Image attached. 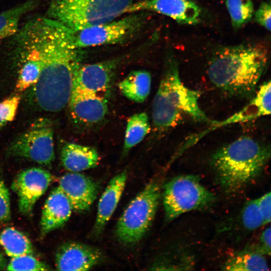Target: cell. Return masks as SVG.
Wrapping results in <instances>:
<instances>
[{
    "label": "cell",
    "instance_id": "cell-25",
    "mask_svg": "<svg viewBox=\"0 0 271 271\" xmlns=\"http://www.w3.org/2000/svg\"><path fill=\"white\" fill-rule=\"evenodd\" d=\"M224 1L234 29H240L253 18L255 11L252 0Z\"/></svg>",
    "mask_w": 271,
    "mask_h": 271
},
{
    "label": "cell",
    "instance_id": "cell-21",
    "mask_svg": "<svg viewBox=\"0 0 271 271\" xmlns=\"http://www.w3.org/2000/svg\"><path fill=\"white\" fill-rule=\"evenodd\" d=\"M225 270H268L267 262L258 251L245 249L230 257L222 266Z\"/></svg>",
    "mask_w": 271,
    "mask_h": 271
},
{
    "label": "cell",
    "instance_id": "cell-31",
    "mask_svg": "<svg viewBox=\"0 0 271 271\" xmlns=\"http://www.w3.org/2000/svg\"><path fill=\"white\" fill-rule=\"evenodd\" d=\"M11 217L9 192L0 176V221H8Z\"/></svg>",
    "mask_w": 271,
    "mask_h": 271
},
{
    "label": "cell",
    "instance_id": "cell-16",
    "mask_svg": "<svg viewBox=\"0 0 271 271\" xmlns=\"http://www.w3.org/2000/svg\"><path fill=\"white\" fill-rule=\"evenodd\" d=\"M69 200L57 187L50 193L42 211L41 231L44 235L63 226L69 220L72 210Z\"/></svg>",
    "mask_w": 271,
    "mask_h": 271
},
{
    "label": "cell",
    "instance_id": "cell-15",
    "mask_svg": "<svg viewBox=\"0 0 271 271\" xmlns=\"http://www.w3.org/2000/svg\"><path fill=\"white\" fill-rule=\"evenodd\" d=\"M69 105L73 117L80 122L94 124L101 121L107 112V101L98 93L72 89Z\"/></svg>",
    "mask_w": 271,
    "mask_h": 271
},
{
    "label": "cell",
    "instance_id": "cell-5",
    "mask_svg": "<svg viewBox=\"0 0 271 271\" xmlns=\"http://www.w3.org/2000/svg\"><path fill=\"white\" fill-rule=\"evenodd\" d=\"M132 0H51L47 17L71 30L113 21L125 14Z\"/></svg>",
    "mask_w": 271,
    "mask_h": 271
},
{
    "label": "cell",
    "instance_id": "cell-26",
    "mask_svg": "<svg viewBox=\"0 0 271 271\" xmlns=\"http://www.w3.org/2000/svg\"><path fill=\"white\" fill-rule=\"evenodd\" d=\"M241 220L243 226L249 230L256 229L265 224L259 198L245 203L241 211Z\"/></svg>",
    "mask_w": 271,
    "mask_h": 271
},
{
    "label": "cell",
    "instance_id": "cell-28",
    "mask_svg": "<svg viewBox=\"0 0 271 271\" xmlns=\"http://www.w3.org/2000/svg\"><path fill=\"white\" fill-rule=\"evenodd\" d=\"M49 266L31 254L12 258L7 266L8 270H47Z\"/></svg>",
    "mask_w": 271,
    "mask_h": 271
},
{
    "label": "cell",
    "instance_id": "cell-23",
    "mask_svg": "<svg viewBox=\"0 0 271 271\" xmlns=\"http://www.w3.org/2000/svg\"><path fill=\"white\" fill-rule=\"evenodd\" d=\"M0 244L7 254L12 258L32 254L33 252L28 238L23 233L13 227L7 228L2 232Z\"/></svg>",
    "mask_w": 271,
    "mask_h": 271
},
{
    "label": "cell",
    "instance_id": "cell-17",
    "mask_svg": "<svg viewBox=\"0 0 271 271\" xmlns=\"http://www.w3.org/2000/svg\"><path fill=\"white\" fill-rule=\"evenodd\" d=\"M127 180V173L122 172L113 177L102 193L98 204L93 233H101L114 212L120 200Z\"/></svg>",
    "mask_w": 271,
    "mask_h": 271
},
{
    "label": "cell",
    "instance_id": "cell-2",
    "mask_svg": "<svg viewBox=\"0 0 271 271\" xmlns=\"http://www.w3.org/2000/svg\"><path fill=\"white\" fill-rule=\"evenodd\" d=\"M268 60L267 50L258 44L227 46L217 51L208 69L211 82L229 95L252 94Z\"/></svg>",
    "mask_w": 271,
    "mask_h": 271
},
{
    "label": "cell",
    "instance_id": "cell-8",
    "mask_svg": "<svg viewBox=\"0 0 271 271\" xmlns=\"http://www.w3.org/2000/svg\"><path fill=\"white\" fill-rule=\"evenodd\" d=\"M145 23V15L135 14L79 30H71L64 27L71 47L79 49L124 42L138 34Z\"/></svg>",
    "mask_w": 271,
    "mask_h": 271
},
{
    "label": "cell",
    "instance_id": "cell-11",
    "mask_svg": "<svg viewBox=\"0 0 271 271\" xmlns=\"http://www.w3.org/2000/svg\"><path fill=\"white\" fill-rule=\"evenodd\" d=\"M145 11H153L187 25L197 23L201 13L200 7L191 0H142L132 3L125 13Z\"/></svg>",
    "mask_w": 271,
    "mask_h": 271
},
{
    "label": "cell",
    "instance_id": "cell-33",
    "mask_svg": "<svg viewBox=\"0 0 271 271\" xmlns=\"http://www.w3.org/2000/svg\"><path fill=\"white\" fill-rule=\"evenodd\" d=\"M259 204L265 223L271 222V191L259 198Z\"/></svg>",
    "mask_w": 271,
    "mask_h": 271
},
{
    "label": "cell",
    "instance_id": "cell-12",
    "mask_svg": "<svg viewBox=\"0 0 271 271\" xmlns=\"http://www.w3.org/2000/svg\"><path fill=\"white\" fill-rule=\"evenodd\" d=\"M58 187L68 198L72 209L77 212H84L89 209L99 190L96 182L74 172L62 176Z\"/></svg>",
    "mask_w": 271,
    "mask_h": 271
},
{
    "label": "cell",
    "instance_id": "cell-30",
    "mask_svg": "<svg viewBox=\"0 0 271 271\" xmlns=\"http://www.w3.org/2000/svg\"><path fill=\"white\" fill-rule=\"evenodd\" d=\"M253 18L257 24L271 32V2L261 3L254 12Z\"/></svg>",
    "mask_w": 271,
    "mask_h": 271
},
{
    "label": "cell",
    "instance_id": "cell-29",
    "mask_svg": "<svg viewBox=\"0 0 271 271\" xmlns=\"http://www.w3.org/2000/svg\"><path fill=\"white\" fill-rule=\"evenodd\" d=\"M20 100V96L16 95L0 102V127L14 119Z\"/></svg>",
    "mask_w": 271,
    "mask_h": 271
},
{
    "label": "cell",
    "instance_id": "cell-7",
    "mask_svg": "<svg viewBox=\"0 0 271 271\" xmlns=\"http://www.w3.org/2000/svg\"><path fill=\"white\" fill-rule=\"evenodd\" d=\"M215 197L193 175L177 176L165 185L163 203L165 219L174 220L186 212L208 208L215 202Z\"/></svg>",
    "mask_w": 271,
    "mask_h": 271
},
{
    "label": "cell",
    "instance_id": "cell-1",
    "mask_svg": "<svg viewBox=\"0 0 271 271\" xmlns=\"http://www.w3.org/2000/svg\"><path fill=\"white\" fill-rule=\"evenodd\" d=\"M35 47L41 65L34 96L43 110L57 112L68 103L80 52L70 45L64 27L48 17H36L22 27Z\"/></svg>",
    "mask_w": 271,
    "mask_h": 271
},
{
    "label": "cell",
    "instance_id": "cell-4",
    "mask_svg": "<svg viewBox=\"0 0 271 271\" xmlns=\"http://www.w3.org/2000/svg\"><path fill=\"white\" fill-rule=\"evenodd\" d=\"M200 91L186 87L180 77L175 60L167 62L152 105V118L155 127L165 130L178 125L183 114H187L198 122L213 125L216 121L210 119L199 105Z\"/></svg>",
    "mask_w": 271,
    "mask_h": 271
},
{
    "label": "cell",
    "instance_id": "cell-10",
    "mask_svg": "<svg viewBox=\"0 0 271 271\" xmlns=\"http://www.w3.org/2000/svg\"><path fill=\"white\" fill-rule=\"evenodd\" d=\"M52 181L51 174L41 168H32L21 172L12 188L17 194L20 211L30 214L37 200L45 192Z\"/></svg>",
    "mask_w": 271,
    "mask_h": 271
},
{
    "label": "cell",
    "instance_id": "cell-22",
    "mask_svg": "<svg viewBox=\"0 0 271 271\" xmlns=\"http://www.w3.org/2000/svg\"><path fill=\"white\" fill-rule=\"evenodd\" d=\"M39 0H28L0 13V40L15 35L19 30V22L27 13L38 5Z\"/></svg>",
    "mask_w": 271,
    "mask_h": 271
},
{
    "label": "cell",
    "instance_id": "cell-32",
    "mask_svg": "<svg viewBox=\"0 0 271 271\" xmlns=\"http://www.w3.org/2000/svg\"><path fill=\"white\" fill-rule=\"evenodd\" d=\"M256 250L260 253L271 256V226L262 232Z\"/></svg>",
    "mask_w": 271,
    "mask_h": 271
},
{
    "label": "cell",
    "instance_id": "cell-6",
    "mask_svg": "<svg viewBox=\"0 0 271 271\" xmlns=\"http://www.w3.org/2000/svg\"><path fill=\"white\" fill-rule=\"evenodd\" d=\"M161 187L151 180L128 204L117 221L115 234L124 244L139 242L151 226L159 205Z\"/></svg>",
    "mask_w": 271,
    "mask_h": 271
},
{
    "label": "cell",
    "instance_id": "cell-19",
    "mask_svg": "<svg viewBox=\"0 0 271 271\" xmlns=\"http://www.w3.org/2000/svg\"><path fill=\"white\" fill-rule=\"evenodd\" d=\"M61 161L65 169L78 172L96 167L99 163V157L93 148L68 143L61 150Z\"/></svg>",
    "mask_w": 271,
    "mask_h": 271
},
{
    "label": "cell",
    "instance_id": "cell-13",
    "mask_svg": "<svg viewBox=\"0 0 271 271\" xmlns=\"http://www.w3.org/2000/svg\"><path fill=\"white\" fill-rule=\"evenodd\" d=\"M102 258L101 252L95 247L69 242L57 249L55 264L59 270H88L99 263Z\"/></svg>",
    "mask_w": 271,
    "mask_h": 271
},
{
    "label": "cell",
    "instance_id": "cell-9",
    "mask_svg": "<svg viewBox=\"0 0 271 271\" xmlns=\"http://www.w3.org/2000/svg\"><path fill=\"white\" fill-rule=\"evenodd\" d=\"M53 136L52 122L46 118H39L12 144L9 151L13 156L49 165L55 158Z\"/></svg>",
    "mask_w": 271,
    "mask_h": 271
},
{
    "label": "cell",
    "instance_id": "cell-27",
    "mask_svg": "<svg viewBox=\"0 0 271 271\" xmlns=\"http://www.w3.org/2000/svg\"><path fill=\"white\" fill-rule=\"evenodd\" d=\"M193 260L188 254L172 256L166 255L158 259L152 265V269L155 270H188L192 269Z\"/></svg>",
    "mask_w": 271,
    "mask_h": 271
},
{
    "label": "cell",
    "instance_id": "cell-24",
    "mask_svg": "<svg viewBox=\"0 0 271 271\" xmlns=\"http://www.w3.org/2000/svg\"><path fill=\"white\" fill-rule=\"evenodd\" d=\"M151 130L149 117L145 112L131 116L127 123L123 146V153H127L145 138Z\"/></svg>",
    "mask_w": 271,
    "mask_h": 271
},
{
    "label": "cell",
    "instance_id": "cell-34",
    "mask_svg": "<svg viewBox=\"0 0 271 271\" xmlns=\"http://www.w3.org/2000/svg\"><path fill=\"white\" fill-rule=\"evenodd\" d=\"M3 258L0 252V269L3 266Z\"/></svg>",
    "mask_w": 271,
    "mask_h": 271
},
{
    "label": "cell",
    "instance_id": "cell-14",
    "mask_svg": "<svg viewBox=\"0 0 271 271\" xmlns=\"http://www.w3.org/2000/svg\"><path fill=\"white\" fill-rule=\"evenodd\" d=\"M117 63L116 60H111L80 65L74 72L72 89L98 94L106 90L110 86Z\"/></svg>",
    "mask_w": 271,
    "mask_h": 271
},
{
    "label": "cell",
    "instance_id": "cell-20",
    "mask_svg": "<svg viewBox=\"0 0 271 271\" xmlns=\"http://www.w3.org/2000/svg\"><path fill=\"white\" fill-rule=\"evenodd\" d=\"M150 73L145 70L131 72L118 84L121 92L127 98L136 102H143L149 96L151 87Z\"/></svg>",
    "mask_w": 271,
    "mask_h": 271
},
{
    "label": "cell",
    "instance_id": "cell-18",
    "mask_svg": "<svg viewBox=\"0 0 271 271\" xmlns=\"http://www.w3.org/2000/svg\"><path fill=\"white\" fill-rule=\"evenodd\" d=\"M271 115V79L262 84L249 102L240 110L215 126L244 122Z\"/></svg>",
    "mask_w": 271,
    "mask_h": 271
},
{
    "label": "cell",
    "instance_id": "cell-3",
    "mask_svg": "<svg viewBox=\"0 0 271 271\" xmlns=\"http://www.w3.org/2000/svg\"><path fill=\"white\" fill-rule=\"evenodd\" d=\"M270 159L271 147L243 136L218 150L211 163L220 186L232 193L257 177Z\"/></svg>",
    "mask_w": 271,
    "mask_h": 271
}]
</instances>
